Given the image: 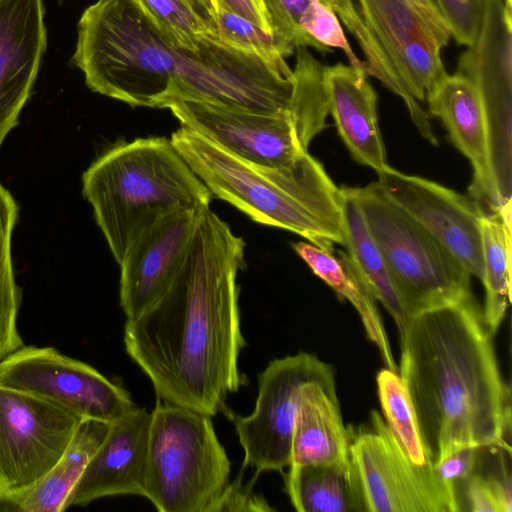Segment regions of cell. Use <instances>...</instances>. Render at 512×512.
Segmentation results:
<instances>
[{
	"label": "cell",
	"mask_w": 512,
	"mask_h": 512,
	"mask_svg": "<svg viewBox=\"0 0 512 512\" xmlns=\"http://www.w3.org/2000/svg\"><path fill=\"white\" fill-rule=\"evenodd\" d=\"M244 257V240L205 208L170 286L126 321V352L158 399L212 417L247 383L238 367L246 345L237 284Z\"/></svg>",
	"instance_id": "cell-1"
},
{
	"label": "cell",
	"mask_w": 512,
	"mask_h": 512,
	"mask_svg": "<svg viewBox=\"0 0 512 512\" xmlns=\"http://www.w3.org/2000/svg\"><path fill=\"white\" fill-rule=\"evenodd\" d=\"M476 302L428 309L400 333L399 375L430 463L465 448L511 451V390Z\"/></svg>",
	"instance_id": "cell-2"
},
{
	"label": "cell",
	"mask_w": 512,
	"mask_h": 512,
	"mask_svg": "<svg viewBox=\"0 0 512 512\" xmlns=\"http://www.w3.org/2000/svg\"><path fill=\"white\" fill-rule=\"evenodd\" d=\"M231 55L211 37L196 50L179 46L134 0H98L81 15L71 61L94 92L131 106L167 108L174 101L203 100Z\"/></svg>",
	"instance_id": "cell-3"
},
{
	"label": "cell",
	"mask_w": 512,
	"mask_h": 512,
	"mask_svg": "<svg viewBox=\"0 0 512 512\" xmlns=\"http://www.w3.org/2000/svg\"><path fill=\"white\" fill-rule=\"evenodd\" d=\"M170 140L212 195L255 222L294 232L328 252L345 245L342 190L308 152L286 166L265 167L184 127Z\"/></svg>",
	"instance_id": "cell-4"
},
{
	"label": "cell",
	"mask_w": 512,
	"mask_h": 512,
	"mask_svg": "<svg viewBox=\"0 0 512 512\" xmlns=\"http://www.w3.org/2000/svg\"><path fill=\"white\" fill-rule=\"evenodd\" d=\"M83 195L118 264L162 217L209 207L212 194L165 137L120 142L83 173Z\"/></svg>",
	"instance_id": "cell-5"
},
{
	"label": "cell",
	"mask_w": 512,
	"mask_h": 512,
	"mask_svg": "<svg viewBox=\"0 0 512 512\" xmlns=\"http://www.w3.org/2000/svg\"><path fill=\"white\" fill-rule=\"evenodd\" d=\"M150 413L143 497L160 512H207L230 475L211 416L158 398Z\"/></svg>",
	"instance_id": "cell-6"
},
{
	"label": "cell",
	"mask_w": 512,
	"mask_h": 512,
	"mask_svg": "<svg viewBox=\"0 0 512 512\" xmlns=\"http://www.w3.org/2000/svg\"><path fill=\"white\" fill-rule=\"evenodd\" d=\"M358 203L408 314L475 302L471 274L438 239L397 206L377 182L346 187Z\"/></svg>",
	"instance_id": "cell-7"
},
{
	"label": "cell",
	"mask_w": 512,
	"mask_h": 512,
	"mask_svg": "<svg viewBox=\"0 0 512 512\" xmlns=\"http://www.w3.org/2000/svg\"><path fill=\"white\" fill-rule=\"evenodd\" d=\"M370 423L348 427L349 455L360 475L369 512L460 511L431 463H414L375 410Z\"/></svg>",
	"instance_id": "cell-8"
},
{
	"label": "cell",
	"mask_w": 512,
	"mask_h": 512,
	"mask_svg": "<svg viewBox=\"0 0 512 512\" xmlns=\"http://www.w3.org/2000/svg\"><path fill=\"white\" fill-rule=\"evenodd\" d=\"M82 420L42 397L0 384V499L36 485L62 456Z\"/></svg>",
	"instance_id": "cell-9"
},
{
	"label": "cell",
	"mask_w": 512,
	"mask_h": 512,
	"mask_svg": "<svg viewBox=\"0 0 512 512\" xmlns=\"http://www.w3.org/2000/svg\"><path fill=\"white\" fill-rule=\"evenodd\" d=\"M334 381L332 366L307 352L270 361L258 375L253 412L235 417L244 451L242 469L253 467L257 479L265 471L289 467L294 420L304 386Z\"/></svg>",
	"instance_id": "cell-10"
},
{
	"label": "cell",
	"mask_w": 512,
	"mask_h": 512,
	"mask_svg": "<svg viewBox=\"0 0 512 512\" xmlns=\"http://www.w3.org/2000/svg\"><path fill=\"white\" fill-rule=\"evenodd\" d=\"M181 127L205 137L246 162L282 167L308 152L322 129L289 107L276 114L254 113L201 101H174L167 106Z\"/></svg>",
	"instance_id": "cell-11"
},
{
	"label": "cell",
	"mask_w": 512,
	"mask_h": 512,
	"mask_svg": "<svg viewBox=\"0 0 512 512\" xmlns=\"http://www.w3.org/2000/svg\"><path fill=\"white\" fill-rule=\"evenodd\" d=\"M0 384L42 397L82 419L110 423L136 407L121 385L54 347L23 345L0 360Z\"/></svg>",
	"instance_id": "cell-12"
},
{
	"label": "cell",
	"mask_w": 512,
	"mask_h": 512,
	"mask_svg": "<svg viewBox=\"0 0 512 512\" xmlns=\"http://www.w3.org/2000/svg\"><path fill=\"white\" fill-rule=\"evenodd\" d=\"M364 23L396 77L419 103L448 73L441 51L452 37L444 17L409 0H357Z\"/></svg>",
	"instance_id": "cell-13"
},
{
	"label": "cell",
	"mask_w": 512,
	"mask_h": 512,
	"mask_svg": "<svg viewBox=\"0 0 512 512\" xmlns=\"http://www.w3.org/2000/svg\"><path fill=\"white\" fill-rule=\"evenodd\" d=\"M455 73L469 79L479 91L488 122L493 173L498 179L509 178L512 92L511 0H482L476 37L459 57Z\"/></svg>",
	"instance_id": "cell-14"
},
{
	"label": "cell",
	"mask_w": 512,
	"mask_h": 512,
	"mask_svg": "<svg viewBox=\"0 0 512 512\" xmlns=\"http://www.w3.org/2000/svg\"><path fill=\"white\" fill-rule=\"evenodd\" d=\"M384 195L438 239L481 281L484 265L481 205L428 179L404 174L391 166L377 172Z\"/></svg>",
	"instance_id": "cell-15"
},
{
	"label": "cell",
	"mask_w": 512,
	"mask_h": 512,
	"mask_svg": "<svg viewBox=\"0 0 512 512\" xmlns=\"http://www.w3.org/2000/svg\"><path fill=\"white\" fill-rule=\"evenodd\" d=\"M204 209L170 213L129 246L119 264L120 305L127 320L139 316L170 286L186 258Z\"/></svg>",
	"instance_id": "cell-16"
},
{
	"label": "cell",
	"mask_w": 512,
	"mask_h": 512,
	"mask_svg": "<svg viewBox=\"0 0 512 512\" xmlns=\"http://www.w3.org/2000/svg\"><path fill=\"white\" fill-rule=\"evenodd\" d=\"M43 0H0V147L18 124L47 47Z\"/></svg>",
	"instance_id": "cell-17"
},
{
	"label": "cell",
	"mask_w": 512,
	"mask_h": 512,
	"mask_svg": "<svg viewBox=\"0 0 512 512\" xmlns=\"http://www.w3.org/2000/svg\"><path fill=\"white\" fill-rule=\"evenodd\" d=\"M151 413L134 407L109 423L108 433L74 490L66 509L115 495L144 496Z\"/></svg>",
	"instance_id": "cell-18"
},
{
	"label": "cell",
	"mask_w": 512,
	"mask_h": 512,
	"mask_svg": "<svg viewBox=\"0 0 512 512\" xmlns=\"http://www.w3.org/2000/svg\"><path fill=\"white\" fill-rule=\"evenodd\" d=\"M425 101L430 113L441 120L451 141L472 165L471 197L487 202L498 213L503 205L493 175L486 113L476 86L460 74H447Z\"/></svg>",
	"instance_id": "cell-19"
},
{
	"label": "cell",
	"mask_w": 512,
	"mask_h": 512,
	"mask_svg": "<svg viewBox=\"0 0 512 512\" xmlns=\"http://www.w3.org/2000/svg\"><path fill=\"white\" fill-rule=\"evenodd\" d=\"M364 69L341 63L325 66L324 79L338 133L354 160L379 172L389 165L380 134L377 94Z\"/></svg>",
	"instance_id": "cell-20"
},
{
	"label": "cell",
	"mask_w": 512,
	"mask_h": 512,
	"mask_svg": "<svg viewBox=\"0 0 512 512\" xmlns=\"http://www.w3.org/2000/svg\"><path fill=\"white\" fill-rule=\"evenodd\" d=\"M320 1L332 9L340 22L353 35L365 57V72L406 101L409 93L392 70L380 46L367 29L355 0H261L271 33L290 54L298 47H310L302 31V22Z\"/></svg>",
	"instance_id": "cell-21"
},
{
	"label": "cell",
	"mask_w": 512,
	"mask_h": 512,
	"mask_svg": "<svg viewBox=\"0 0 512 512\" xmlns=\"http://www.w3.org/2000/svg\"><path fill=\"white\" fill-rule=\"evenodd\" d=\"M348 457V428L342 420L336 382L304 386L294 420L290 465L331 463Z\"/></svg>",
	"instance_id": "cell-22"
},
{
	"label": "cell",
	"mask_w": 512,
	"mask_h": 512,
	"mask_svg": "<svg viewBox=\"0 0 512 512\" xmlns=\"http://www.w3.org/2000/svg\"><path fill=\"white\" fill-rule=\"evenodd\" d=\"M293 248L315 275L328 284L339 297L354 306L367 337L377 346L385 367L398 372L373 290L347 251L328 252L307 242L294 243Z\"/></svg>",
	"instance_id": "cell-23"
},
{
	"label": "cell",
	"mask_w": 512,
	"mask_h": 512,
	"mask_svg": "<svg viewBox=\"0 0 512 512\" xmlns=\"http://www.w3.org/2000/svg\"><path fill=\"white\" fill-rule=\"evenodd\" d=\"M284 480L291 504L299 512H369L350 455L331 463L290 465Z\"/></svg>",
	"instance_id": "cell-24"
},
{
	"label": "cell",
	"mask_w": 512,
	"mask_h": 512,
	"mask_svg": "<svg viewBox=\"0 0 512 512\" xmlns=\"http://www.w3.org/2000/svg\"><path fill=\"white\" fill-rule=\"evenodd\" d=\"M109 423L83 419L66 450L50 471L31 489L8 500L2 510L60 512L91 458L104 441Z\"/></svg>",
	"instance_id": "cell-25"
},
{
	"label": "cell",
	"mask_w": 512,
	"mask_h": 512,
	"mask_svg": "<svg viewBox=\"0 0 512 512\" xmlns=\"http://www.w3.org/2000/svg\"><path fill=\"white\" fill-rule=\"evenodd\" d=\"M511 206L507 202L498 213L485 214L480 223L485 287L484 321L494 334L510 302L511 287Z\"/></svg>",
	"instance_id": "cell-26"
},
{
	"label": "cell",
	"mask_w": 512,
	"mask_h": 512,
	"mask_svg": "<svg viewBox=\"0 0 512 512\" xmlns=\"http://www.w3.org/2000/svg\"><path fill=\"white\" fill-rule=\"evenodd\" d=\"M341 190L345 228L344 246L369 282L376 300L386 308L393 317L399 333H402L409 316L358 203L346 187Z\"/></svg>",
	"instance_id": "cell-27"
},
{
	"label": "cell",
	"mask_w": 512,
	"mask_h": 512,
	"mask_svg": "<svg viewBox=\"0 0 512 512\" xmlns=\"http://www.w3.org/2000/svg\"><path fill=\"white\" fill-rule=\"evenodd\" d=\"M19 207L0 182V360L24 345L18 330L22 290L18 286L11 256V240Z\"/></svg>",
	"instance_id": "cell-28"
},
{
	"label": "cell",
	"mask_w": 512,
	"mask_h": 512,
	"mask_svg": "<svg viewBox=\"0 0 512 512\" xmlns=\"http://www.w3.org/2000/svg\"><path fill=\"white\" fill-rule=\"evenodd\" d=\"M511 451L495 446L492 464L486 465L483 449L472 472L457 486V498L463 494V510L473 512H511ZM459 503V502H458Z\"/></svg>",
	"instance_id": "cell-29"
},
{
	"label": "cell",
	"mask_w": 512,
	"mask_h": 512,
	"mask_svg": "<svg viewBox=\"0 0 512 512\" xmlns=\"http://www.w3.org/2000/svg\"><path fill=\"white\" fill-rule=\"evenodd\" d=\"M384 420L397 441L418 465L430 464L408 391L397 372L384 368L377 374Z\"/></svg>",
	"instance_id": "cell-30"
},
{
	"label": "cell",
	"mask_w": 512,
	"mask_h": 512,
	"mask_svg": "<svg viewBox=\"0 0 512 512\" xmlns=\"http://www.w3.org/2000/svg\"><path fill=\"white\" fill-rule=\"evenodd\" d=\"M134 1L163 34L183 48L196 50L203 39H217L187 0Z\"/></svg>",
	"instance_id": "cell-31"
},
{
	"label": "cell",
	"mask_w": 512,
	"mask_h": 512,
	"mask_svg": "<svg viewBox=\"0 0 512 512\" xmlns=\"http://www.w3.org/2000/svg\"><path fill=\"white\" fill-rule=\"evenodd\" d=\"M215 20L217 40L226 46L273 63L291 55L272 33L230 10L215 6Z\"/></svg>",
	"instance_id": "cell-32"
},
{
	"label": "cell",
	"mask_w": 512,
	"mask_h": 512,
	"mask_svg": "<svg viewBox=\"0 0 512 512\" xmlns=\"http://www.w3.org/2000/svg\"><path fill=\"white\" fill-rule=\"evenodd\" d=\"M242 471L237 479L228 482L221 493L211 503L207 512L219 511H274L268 502L253 491L256 478H252L247 484L241 480Z\"/></svg>",
	"instance_id": "cell-33"
},
{
	"label": "cell",
	"mask_w": 512,
	"mask_h": 512,
	"mask_svg": "<svg viewBox=\"0 0 512 512\" xmlns=\"http://www.w3.org/2000/svg\"><path fill=\"white\" fill-rule=\"evenodd\" d=\"M477 455L478 447L461 449L435 466L440 479L457 502V486L472 472Z\"/></svg>",
	"instance_id": "cell-34"
},
{
	"label": "cell",
	"mask_w": 512,
	"mask_h": 512,
	"mask_svg": "<svg viewBox=\"0 0 512 512\" xmlns=\"http://www.w3.org/2000/svg\"><path fill=\"white\" fill-rule=\"evenodd\" d=\"M215 6L230 10L270 32L268 19L261 0H213Z\"/></svg>",
	"instance_id": "cell-35"
},
{
	"label": "cell",
	"mask_w": 512,
	"mask_h": 512,
	"mask_svg": "<svg viewBox=\"0 0 512 512\" xmlns=\"http://www.w3.org/2000/svg\"><path fill=\"white\" fill-rule=\"evenodd\" d=\"M199 17L217 37L215 8L213 0H187Z\"/></svg>",
	"instance_id": "cell-36"
},
{
	"label": "cell",
	"mask_w": 512,
	"mask_h": 512,
	"mask_svg": "<svg viewBox=\"0 0 512 512\" xmlns=\"http://www.w3.org/2000/svg\"><path fill=\"white\" fill-rule=\"evenodd\" d=\"M414 5H416L418 8L422 9L426 13L435 16V17H441L443 16L438 9L436 3L434 0H409Z\"/></svg>",
	"instance_id": "cell-37"
},
{
	"label": "cell",
	"mask_w": 512,
	"mask_h": 512,
	"mask_svg": "<svg viewBox=\"0 0 512 512\" xmlns=\"http://www.w3.org/2000/svg\"><path fill=\"white\" fill-rule=\"evenodd\" d=\"M1 500V499H0Z\"/></svg>",
	"instance_id": "cell-38"
}]
</instances>
